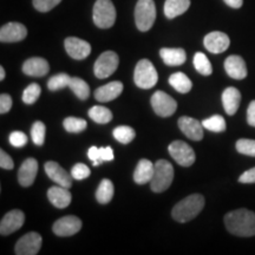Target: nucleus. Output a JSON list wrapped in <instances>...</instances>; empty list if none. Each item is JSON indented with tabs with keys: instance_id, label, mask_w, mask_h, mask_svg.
<instances>
[{
	"instance_id": "12",
	"label": "nucleus",
	"mask_w": 255,
	"mask_h": 255,
	"mask_svg": "<svg viewBox=\"0 0 255 255\" xmlns=\"http://www.w3.org/2000/svg\"><path fill=\"white\" fill-rule=\"evenodd\" d=\"M26 36L27 28L17 21L2 25L0 28V41L1 43H17V41L24 40Z\"/></svg>"
},
{
	"instance_id": "10",
	"label": "nucleus",
	"mask_w": 255,
	"mask_h": 255,
	"mask_svg": "<svg viewBox=\"0 0 255 255\" xmlns=\"http://www.w3.org/2000/svg\"><path fill=\"white\" fill-rule=\"evenodd\" d=\"M43 239L38 233L31 232L19 239L14 252L17 255H36L40 251Z\"/></svg>"
},
{
	"instance_id": "22",
	"label": "nucleus",
	"mask_w": 255,
	"mask_h": 255,
	"mask_svg": "<svg viewBox=\"0 0 255 255\" xmlns=\"http://www.w3.org/2000/svg\"><path fill=\"white\" fill-rule=\"evenodd\" d=\"M241 103V92L237 88L229 87L222 94V104L226 114L229 116L237 114Z\"/></svg>"
},
{
	"instance_id": "25",
	"label": "nucleus",
	"mask_w": 255,
	"mask_h": 255,
	"mask_svg": "<svg viewBox=\"0 0 255 255\" xmlns=\"http://www.w3.org/2000/svg\"><path fill=\"white\" fill-rule=\"evenodd\" d=\"M159 56L163 59V62L169 66H178L187 60L186 51L180 47L176 49H169V47H163L159 50Z\"/></svg>"
},
{
	"instance_id": "14",
	"label": "nucleus",
	"mask_w": 255,
	"mask_h": 255,
	"mask_svg": "<svg viewBox=\"0 0 255 255\" xmlns=\"http://www.w3.org/2000/svg\"><path fill=\"white\" fill-rule=\"evenodd\" d=\"M24 222L25 215L21 210H11V212L5 214L4 218L1 219V222H0V234L6 237V235H9L12 234V233L17 232L18 229L21 228Z\"/></svg>"
},
{
	"instance_id": "45",
	"label": "nucleus",
	"mask_w": 255,
	"mask_h": 255,
	"mask_svg": "<svg viewBox=\"0 0 255 255\" xmlns=\"http://www.w3.org/2000/svg\"><path fill=\"white\" fill-rule=\"evenodd\" d=\"M239 182L245 184L255 183V168H252L250 170L245 171V173L239 177Z\"/></svg>"
},
{
	"instance_id": "18",
	"label": "nucleus",
	"mask_w": 255,
	"mask_h": 255,
	"mask_svg": "<svg viewBox=\"0 0 255 255\" xmlns=\"http://www.w3.org/2000/svg\"><path fill=\"white\" fill-rule=\"evenodd\" d=\"M178 128L188 138L193 141H201L203 138V126L199 121L193 117L183 116L178 120Z\"/></svg>"
},
{
	"instance_id": "11",
	"label": "nucleus",
	"mask_w": 255,
	"mask_h": 255,
	"mask_svg": "<svg viewBox=\"0 0 255 255\" xmlns=\"http://www.w3.org/2000/svg\"><path fill=\"white\" fill-rule=\"evenodd\" d=\"M82 228V221L77 216L68 215L58 219L53 225L52 231L58 237H71L77 234Z\"/></svg>"
},
{
	"instance_id": "27",
	"label": "nucleus",
	"mask_w": 255,
	"mask_h": 255,
	"mask_svg": "<svg viewBox=\"0 0 255 255\" xmlns=\"http://www.w3.org/2000/svg\"><path fill=\"white\" fill-rule=\"evenodd\" d=\"M169 84L181 94H188L193 88V83L183 72H176L169 77Z\"/></svg>"
},
{
	"instance_id": "7",
	"label": "nucleus",
	"mask_w": 255,
	"mask_h": 255,
	"mask_svg": "<svg viewBox=\"0 0 255 255\" xmlns=\"http://www.w3.org/2000/svg\"><path fill=\"white\" fill-rule=\"evenodd\" d=\"M119 55L114 51H105L98 57L94 65L95 76L100 79L110 77L119 68Z\"/></svg>"
},
{
	"instance_id": "15",
	"label": "nucleus",
	"mask_w": 255,
	"mask_h": 255,
	"mask_svg": "<svg viewBox=\"0 0 255 255\" xmlns=\"http://www.w3.org/2000/svg\"><path fill=\"white\" fill-rule=\"evenodd\" d=\"M45 173L53 182H56L59 186L65 187V188H71L72 187V175L69 174L65 169L62 168V165H59L57 162L49 161L45 163Z\"/></svg>"
},
{
	"instance_id": "40",
	"label": "nucleus",
	"mask_w": 255,
	"mask_h": 255,
	"mask_svg": "<svg viewBox=\"0 0 255 255\" xmlns=\"http://www.w3.org/2000/svg\"><path fill=\"white\" fill-rule=\"evenodd\" d=\"M62 0H33L34 8L39 12H49L52 8H55Z\"/></svg>"
},
{
	"instance_id": "43",
	"label": "nucleus",
	"mask_w": 255,
	"mask_h": 255,
	"mask_svg": "<svg viewBox=\"0 0 255 255\" xmlns=\"http://www.w3.org/2000/svg\"><path fill=\"white\" fill-rule=\"evenodd\" d=\"M0 167L2 169H7V170H11L14 167L13 159L11 158V156H8L7 152L2 150V149L0 150Z\"/></svg>"
},
{
	"instance_id": "8",
	"label": "nucleus",
	"mask_w": 255,
	"mask_h": 255,
	"mask_svg": "<svg viewBox=\"0 0 255 255\" xmlns=\"http://www.w3.org/2000/svg\"><path fill=\"white\" fill-rule=\"evenodd\" d=\"M168 151L171 157L182 167H190L196 159L194 149L183 141H174L170 143L168 146Z\"/></svg>"
},
{
	"instance_id": "29",
	"label": "nucleus",
	"mask_w": 255,
	"mask_h": 255,
	"mask_svg": "<svg viewBox=\"0 0 255 255\" xmlns=\"http://www.w3.org/2000/svg\"><path fill=\"white\" fill-rule=\"evenodd\" d=\"M89 117L98 124H107L113 120V113L108 108L95 105L89 110Z\"/></svg>"
},
{
	"instance_id": "24",
	"label": "nucleus",
	"mask_w": 255,
	"mask_h": 255,
	"mask_svg": "<svg viewBox=\"0 0 255 255\" xmlns=\"http://www.w3.org/2000/svg\"><path fill=\"white\" fill-rule=\"evenodd\" d=\"M123 91V84L119 81L111 82L100 87L95 91V98L98 102H111L116 100Z\"/></svg>"
},
{
	"instance_id": "36",
	"label": "nucleus",
	"mask_w": 255,
	"mask_h": 255,
	"mask_svg": "<svg viewBox=\"0 0 255 255\" xmlns=\"http://www.w3.org/2000/svg\"><path fill=\"white\" fill-rule=\"evenodd\" d=\"M45 131H46V127L45 124L40 121H37V122L33 123L31 129V137L32 141L36 145H43L44 142H45Z\"/></svg>"
},
{
	"instance_id": "41",
	"label": "nucleus",
	"mask_w": 255,
	"mask_h": 255,
	"mask_svg": "<svg viewBox=\"0 0 255 255\" xmlns=\"http://www.w3.org/2000/svg\"><path fill=\"white\" fill-rule=\"evenodd\" d=\"M9 143L15 148H21L27 143V136L21 131H13L9 135Z\"/></svg>"
},
{
	"instance_id": "30",
	"label": "nucleus",
	"mask_w": 255,
	"mask_h": 255,
	"mask_svg": "<svg viewBox=\"0 0 255 255\" xmlns=\"http://www.w3.org/2000/svg\"><path fill=\"white\" fill-rule=\"evenodd\" d=\"M69 88L82 101L88 100V97L90 96V88H89L87 82L79 77H71Z\"/></svg>"
},
{
	"instance_id": "17",
	"label": "nucleus",
	"mask_w": 255,
	"mask_h": 255,
	"mask_svg": "<svg viewBox=\"0 0 255 255\" xmlns=\"http://www.w3.org/2000/svg\"><path fill=\"white\" fill-rule=\"evenodd\" d=\"M225 70L229 77L237 81H241L247 77V65L244 58L240 56H229L225 60Z\"/></svg>"
},
{
	"instance_id": "1",
	"label": "nucleus",
	"mask_w": 255,
	"mask_h": 255,
	"mask_svg": "<svg viewBox=\"0 0 255 255\" xmlns=\"http://www.w3.org/2000/svg\"><path fill=\"white\" fill-rule=\"evenodd\" d=\"M227 231L240 238H251L255 235V213L246 208L229 212L225 216Z\"/></svg>"
},
{
	"instance_id": "16",
	"label": "nucleus",
	"mask_w": 255,
	"mask_h": 255,
	"mask_svg": "<svg viewBox=\"0 0 255 255\" xmlns=\"http://www.w3.org/2000/svg\"><path fill=\"white\" fill-rule=\"evenodd\" d=\"M205 47L212 53H222L229 47L231 40L226 33L220 31H213L207 34L203 39Z\"/></svg>"
},
{
	"instance_id": "46",
	"label": "nucleus",
	"mask_w": 255,
	"mask_h": 255,
	"mask_svg": "<svg viewBox=\"0 0 255 255\" xmlns=\"http://www.w3.org/2000/svg\"><path fill=\"white\" fill-rule=\"evenodd\" d=\"M247 123L255 128V101H252L247 109Z\"/></svg>"
},
{
	"instance_id": "34",
	"label": "nucleus",
	"mask_w": 255,
	"mask_h": 255,
	"mask_svg": "<svg viewBox=\"0 0 255 255\" xmlns=\"http://www.w3.org/2000/svg\"><path fill=\"white\" fill-rule=\"evenodd\" d=\"M63 126H64V129H65L68 132L77 133V132L84 131V130L87 129L88 123L87 121L78 119V117H68V119L64 120Z\"/></svg>"
},
{
	"instance_id": "48",
	"label": "nucleus",
	"mask_w": 255,
	"mask_h": 255,
	"mask_svg": "<svg viewBox=\"0 0 255 255\" xmlns=\"http://www.w3.org/2000/svg\"><path fill=\"white\" fill-rule=\"evenodd\" d=\"M223 1L232 8H240L244 5V0H223Z\"/></svg>"
},
{
	"instance_id": "35",
	"label": "nucleus",
	"mask_w": 255,
	"mask_h": 255,
	"mask_svg": "<svg viewBox=\"0 0 255 255\" xmlns=\"http://www.w3.org/2000/svg\"><path fill=\"white\" fill-rule=\"evenodd\" d=\"M70 81H71V77L69 75H66V73H58V75L50 78L49 83H47V88L51 91L60 90V89L69 87Z\"/></svg>"
},
{
	"instance_id": "31",
	"label": "nucleus",
	"mask_w": 255,
	"mask_h": 255,
	"mask_svg": "<svg viewBox=\"0 0 255 255\" xmlns=\"http://www.w3.org/2000/svg\"><path fill=\"white\" fill-rule=\"evenodd\" d=\"M194 66H195L196 71L203 76H210L213 72L212 64H210L208 57L202 52H196L194 56Z\"/></svg>"
},
{
	"instance_id": "21",
	"label": "nucleus",
	"mask_w": 255,
	"mask_h": 255,
	"mask_svg": "<svg viewBox=\"0 0 255 255\" xmlns=\"http://www.w3.org/2000/svg\"><path fill=\"white\" fill-rule=\"evenodd\" d=\"M47 197H49L50 202L52 203L56 208L64 209L69 207L72 201L71 193L69 191V188L62 187V186H55L51 187L47 190Z\"/></svg>"
},
{
	"instance_id": "33",
	"label": "nucleus",
	"mask_w": 255,
	"mask_h": 255,
	"mask_svg": "<svg viewBox=\"0 0 255 255\" xmlns=\"http://www.w3.org/2000/svg\"><path fill=\"white\" fill-rule=\"evenodd\" d=\"M203 128L213 132H223L226 130V121L220 115H214L202 122Z\"/></svg>"
},
{
	"instance_id": "44",
	"label": "nucleus",
	"mask_w": 255,
	"mask_h": 255,
	"mask_svg": "<svg viewBox=\"0 0 255 255\" xmlns=\"http://www.w3.org/2000/svg\"><path fill=\"white\" fill-rule=\"evenodd\" d=\"M88 156H89V159H91V161L94 162L95 167H98V165L103 163V159L101 158L100 149H98L97 146H91L88 151Z\"/></svg>"
},
{
	"instance_id": "23",
	"label": "nucleus",
	"mask_w": 255,
	"mask_h": 255,
	"mask_svg": "<svg viewBox=\"0 0 255 255\" xmlns=\"http://www.w3.org/2000/svg\"><path fill=\"white\" fill-rule=\"evenodd\" d=\"M155 174V164L146 158H142L136 165L133 180L137 184H146L151 182Z\"/></svg>"
},
{
	"instance_id": "20",
	"label": "nucleus",
	"mask_w": 255,
	"mask_h": 255,
	"mask_svg": "<svg viewBox=\"0 0 255 255\" xmlns=\"http://www.w3.org/2000/svg\"><path fill=\"white\" fill-rule=\"evenodd\" d=\"M50 71V65L46 59L40 57H32L23 64V72L31 77H43Z\"/></svg>"
},
{
	"instance_id": "32",
	"label": "nucleus",
	"mask_w": 255,
	"mask_h": 255,
	"mask_svg": "<svg viewBox=\"0 0 255 255\" xmlns=\"http://www.w3.org/2000/svg\"><path fill=\"white\" fill-rule=\"evenodd\" d=\"M113 135L120 143H122V144H128V143H130L133 138H135L136 132L131 127L121 126L115 128Z\"/></svg>"
},
{
	"instance_id": "49",
	"label": "nucleus",
	"mask_w": 255,
	"mask_h": 255,
	"mask_svg": "<svg viewBox=\"0 0 255 255\" xmlns=\"http://www.w3.org/2000/svg\"><path fill=\"white\" fill-rule=\"evenodd\" d=\"M5 76H6V73H5V69L2 68V66H0V81H4V79H5Z\"/></svg>"
},
{
	"instance_id": "39",
	"label": "nucleus",
	"mask_w": 255,
	"mask_h": 255,
	"mask_svg": "<svg viewBox=\"0 0 255 255\" xmlns=\"http://www.w3.org/2000/svg\"><path fill=\"white\" fill-rule=\"evenodd\" d=\"M91 171H90V168L88 167V165H85L84 163H77L73 165V168L71 169V175L72 177L75 178V180H84V178H87L90 176Z\"/></svg>"
},
{
	"instance_id": "38",
	"label": "nucleus",
	"mask_w": 255,
	"mask_h": 255,
	"mask_svg": "<svg viewBox=\"0 0 255 255\" xmlns=\"http://www.w3.org/2000/svg\"><path fill=\"white\" fill-rule=\"evenodd\" d=\"M235 146H237V150L240 152V154L255 157V141L254 139L241 138L237 142Z\"/></svg>"
},
{
	"instance_id": "42",
	"label": "nucleus",
	"mask_w": 255,
	"mask_h": 255,
	"mask_svg": "<svg viewBox=\"0 0 255 255\" xmlns=\"http://www.w3.org/2000/svg\"><path fill=\"white\" fill-rule=\"evenodd\" d=\"M12 108V98L7 94H1L0 96V113L2 115L7 114Z\"/></svg>"
},
{
	"instance_id": "19",
	"label": "nucleus",
	"mask_w": 255,
	"mask_h": 255,
	"mask_svg": "<svg viewBox=\"0 0 255 255\" xmlns=\"http://www.w3.org/2000/svg\"><path fill=\"white\" fill-rule=\"evenodd\" d=\"M38 173V162L34 158L25 159L19 168L18 171V182L21 187H30L33 184Z\"/></svg>"
},
{
	"instance_id": "5",
	"label": "nucleus",
	"mask_w": 255,
	"mask_h": 255,
	"mask_svg": "<svg viewBox=\"0 0 255 255\" xmlns=\"http://www.w3.org/2000/svg\"><path fill=\"white\" fill-rule=\"evenodd\" d=\"M156 20V6L154 0H138L135 7L136 26L141 32L152 27Z\"/></svg>"
},
{
	"instance_id": "2",
	"label": "nucleus",
	"mask_w": 255,
	"mask_h": 255,
	"mask_svg": "<svg viewBox=\"0 0 255 255\" xmlns=\"http://www.w3.org/2000/svg\"><path fill=\"white\" fill-rule=\"evenodd\" d=\"M205 207V197L201 194H193L181 200L173 208L171 215L175 221L180 223L189 222L200 214Z\"/></svg>"
},
{
	"instance_id": "4",
	"label": "nucleus",
	"mask_w": 255,
	"mask_h": 255,
	"mask_svg": "<svg viewBox=\"0 0 255 255\" xmlns=\"http://www.w3.org/2000/svg\"><path fill=\"white\" fill-rule=\"evenodd\" d=\"M133 81L135 84L141 89L154 88L158 82V75L155 66L149 59H141L137 63L133 73Z\"/></svg>"
},
{
	"instance_id": "37",
	"label": "nucleus",
	"mask_w": 255,
	"mask_h": 255,
	"mask_svg": "<svg viewBox=\"0 0 255 255\" xmlns=\"http://www.w3.org/2000/svg\"><path fill=\"white\" fill-rule=\"evenodd\" d=\"M41 92V89L36 83H32L28 87L25 89L23 92V101L26 104H33L36 103L38 98H39Z\"/></svg>"
},
{
	"instance_id": "13",
	"label": "nucleus",
	"mask_w": 255,
	"mask_h": 255,
	"mask_svg": "<svg viewBox=\"0 0 255 255\" xmlns=\"http://www.w3.org/2000/svg\"><path fill=\"white\" fill-rule=\"evenodd\" d=\"M66 52L71 58L76 60L85 59L91 53V45L88 41L76 37H69L64 41Z\"/></svg>"
},
{
	"instance_id": "47",
	"label": "nucleus",
	"mask_w": 255,
	"mask_h": 255,
	"mask_svg": "<svg viewBox=\"0 0 255 255\" xmlns=\"http://www.w3.org/2000/svg\"><path fill=\"white\" fill-rule=\"evenodd\" d=\"M101 158L104 161H113L114 159V150L110 146H105V148H100Z\"/></svg>"
},
{
	"instance_id": "28",
	"label": "nucleus",
	"mask_w": 255,
	"mask_h": 255,
	"mask_svg": "<svg viewBox=\"0 0 255 255\" xmlns=\"http://www.w3.org/2000/svg\"><path fill=\"white\" fill-rule=\"evenodd\" d=\"M114 193V183L110 180H108V178H104V180L101 181L97 191H96V199L102 205H107V203H109L113 200Z\"/></svg>"
},
{
	"instance_id": "6",
	"label": "nucleus",
	"mask_w": 255,
	"mask_h": 255,
	"mask_svg": "<svg viewBox=\"0 0 255 255\" xmlns=\"http://www.w3.org/2000/svg\"><path fill=\"white\" fill-rule=\"evenodd\" d=\"M94 23L100 28H110L116 20V8L111 0H97L94 6Z\"/></svg>"
},
{
	"instance_id": "26",
	"label": "nucleus",
	"mask_w": 255,
	"mask_h": 255,
	"mask_svg": "<svg viewBox=\"0 0 255 255\" xmlns=\"http://www.w3.org/2000/svg\"><path fill=\"white\" fill-rule=\"evenodd\" d=\"M190 6V0H165L164 14L168 19H174L183 14Z\"/></svg>"
},
{
	"instance_id": "3",
	"label": "nucleus",
	"mask_w": 255,
	"mask_h": 255,
	"mask_svg": "<svg viewBox=\"0 0 255 255\" xmlns=\"http://www.w3.org/2000/svg\"><path fill=\"white\" fill-rule=\"evenodd\" d=\"M174 180V168L167 159H158L155 163V174L150 187L155 193H162L170 187Z\"/></svg>"
},
{
	"instance_id": "9",
	"label": "nucleus",
	"mask_w": 255,
	"mask_h": 255,
	"mask_svg": "<svg viewBox=\"0 0 255 255\" xmlns=\"http://www.w3.org/2000/svg\"><path fill=\"white\" fill-rule=\"evenodd\" d=\"M151 107L155 114L159 117H169L175 114L177 109V103L171 96L164 91H156L151 97Z\"/></svg>"
}]
</instances>
